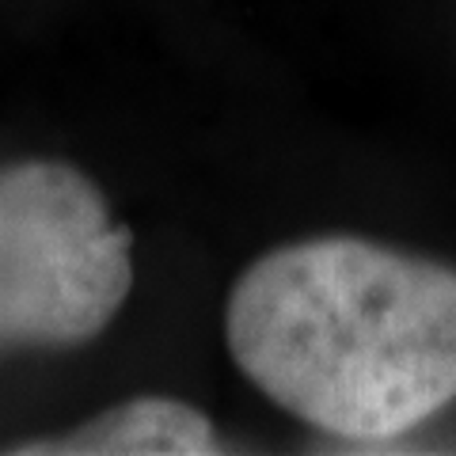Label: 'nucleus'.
Masks as SVG:
<instances>
[{"label": "nucleus", "instance_id": "obj_1", "mask_svg": "<svg viewBox=\"0 0 456 456\" xmlns=\"http://www.w3.org/2000/svg\"><path fill=\"white\" fill-rule=\"evenodd\" d=\"M224 342L285 415L392 441L456 403V270L365 236L293 240L236 278Z\"/></svg>", "mask_w": 456, "mask_h": 456}, {"label": "nucleus", "instance_id": "obj_2", "mask_svg": "<svg viewBox=\"0 0 456 456\" xmlns=\"http://www.w3.org/2000/svg\"><path fill=\"white\" fill-rule=\"evenodd\" d=\"M134 289V232L69 160L0 164V354L73 350Z\"/></svg>", "mask_w": 456, "mask_h": 456}, {"label": "nucleus", "instance_id": "obj_3", "mask_svg": "<svg viewBox=\"0 0 456 456\" xmlns=\"http://www.w3.org/2000/svg\"><path fill=\"white\" fill-rule=\"evenodd\" d=\"M12 456H206L221 452L206 411L175 395H134L61 434L8 445Z\"/></svg>", "mask_w": 456, "mask_h": 456}]
</instances>
